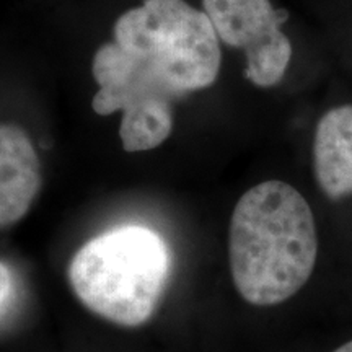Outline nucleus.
I'll return each mask as SVG.
<instances>
[{
    "mask_svg": "<svg viewBox=\"0 0 352 352\" xmlns=\"http://www.w3.org/2000/svg\"><path fill=\"white\" fill-rule=\"evenodd\" d=\"M16 300V279L10 266L0 261V320L10 314Z\"/></svg>",
    "mask_w": 352,
    "mask_h": 352,
    "instance_id": "8",
    "label": "nucleus"
},
{
    "mask_svg": "<svg viewBox=\"0 0 352 352\" xmlns=\"http://www.w3.org/2000/svg\"><path fill=\"white\" fill-rule=\"evenodd\" d=\"M334 352H352V341L346 342V344H342L341 347H338Z\"/></svg>",
    "mask_w": 352,
    "mask_h": 352,
    "instance_id": "9",
    "label": "nucleus"
},
{
    "mask_svg": "<svg viewBox=\"0 0 352 352\" xmlns=\"http://www.w3.org/2000/svg\"><path fill=\"white\" fill-rule=\"evenodd\" d=\"M114 43L176 98L217 80L220 39L209 16L184 0H145L116 20Z\"/></svg>",
    "mask_w": 352,
    "mask_h": 352,
    "instance_id": "3",
    "label": "nucleus"
},
{
    "mask_svg": "<svg viewBox=\"0 0 352 352\" xmlns=\"http://www.w3.org/2000/svg\"><path fill=\"white\" fill-rule=\"evenodd\" d=\"M318 256L315 215L305 197L279 179L250 188L228 227V263L245 302L271 307L308 283Z\"/></svg>",
    "mask_w": 352,
    "mask_h": 352,
    "instance_id": "1",
    "label": "nucleus"
},
{
    "mask_svg": "<svg viewBox=\"0 0 352 352\" xmlns=\"http://www.w3.org/2000/svg\"><path fill=\"white\" fill-rule=\"evenodd\" d=\"M219 39L245 52V77L271 88L283 80L292 60V43L283 32L287 12L271 0H202Z\"/></svg>",
    "mask_w": 352,
    "mask_h": 352,
    "instance_id": "5",
    "label": "nucleus"
},
{
    "mask_svg": "<svg viewBox=\"0 0 352 352\" xmlns=\"http://www.w3.org/2000/svg\"><path fill=\"white\" fill-rule=\"evenodd\" d=\"M41 183V164L32 139L20 126L0 122V228L28 214Z\"/></svg>",
    "mask_w": 352,
    "mask_h": 352,
    "instance_id": "6",
    "label": "nucleus"
},
{
    "mask_svg": "<svg viewBox=\"0 0 352 352\" xmlns=\"http://www.w3.org/2000/svg\"><path fill=\"white\" fill-rule=\"evenodd\" d=\"M170 266L168 245L160 233L144 226H121L82 245L70 259L67 277L91 314L135 328L155 311Z\"/></svg>",
    "mask_w": 352,
    "mask_h": 352,
    "instance_id": "2",
    "label": "nucleus"
},
{
    "mask_svg": "<svg viewBox=\"0 0 352 352\" xmlns=\"http://www.w3.org/2000/svg\"><path fill=\"white\" fill-rule=\"evenodd\" d=\"M98 91L91 107L100 116L122 111L120 135L126 152H145L158 147L173 131V101L138 60L116 43H107L91 63Z\"/></svg>",
    "mask_w": 352,
    "mask_h": 352,
    "instance_id": "4",
    "label": "nucleus"
},
{
    "mask_svg": "<svg viewBox=\"0 0 352 352\" xmlns=\"http://www.w3.org/2000/svg\"><path fill=\"white\" fill-rule=\"evenodd\" d=\"M314 168L329 199L352 196V104H340L320 118L314 138Z\"/></svg>",
    "mask_w": 352,
    "mask_h": 352,
    "instance_id": "7",
    "label": "nucleus"
}]
</instances>
